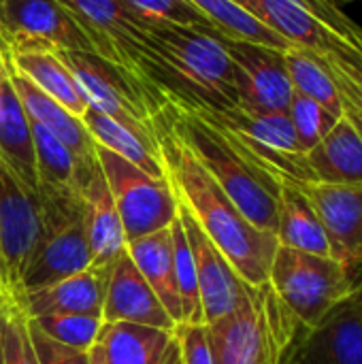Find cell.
<instances>
[{
    "mask_svg": "<svg viewBox=\"0 0 362 364\" xmlns=\"http://www.w3.org/2000/svg\"><path fill=\"white\" fill-rule=\"evenodd\" d=\"M237 70L239 105L256 111H288L292 100V83L280 49L222 36Z\"/></svg>",
    "mask_w": 362,
    "mask_h": 364,
    "instance_id": "obj_12",
    "label": "cell"
},
{
    "mask_svg": "<svg viewBox=\"0 0 362 364\" xmlns=\"http://www.w3.org/2000/svg\"><path fill=\"white\" fill-rule=\"evenodd\" d=\"M286 113L292 122L294 134H297L303 151H309L312 147H316L339 119L337 115L326 111L322 105H318L312 98L301 96L297 92H292V100H290Z\"/></svg>",
    "mask_w": 362,
    "mask_h": 364,
    "instance_id": "obj_34",
    "label": "cell"
},
{
    "mask_svg": "<svg viewBox=\"0 0 362 364\" xmlns=\"http://www.w3.org/2000/svg\"><path fill=\"white\" fill-rule=\"evenodd\" d=\"M4 64H6V62H4V53H2V49H0V75L4 73Z\"/></svg>",
    "mask_w": 362,
    "mask_h": 364,
    "instance_id": "obj_42",
    "label": "cell"
},
{
    "mask_svg": "<svg viewBox=\"0 0 362 364\" xmlns=\"http://www.w3.org/2000/svg\"><path fill=\"white\" fill-rule=\"evenodd\" d=\"M58 55L73 73L87 107L158 143L156 119L169 105L166 100L145 87L130 70L98 53L58 49Z\"/></svg>",
    "mask_w": 362,
    "mask_h": 364,
    "instance_id": "obj_6",
    "label": "cell"
},
{
    "mask_svg": "<svg viewBox=\"0 0 362 364\" xmlns=\"http://www.w3.org/2000/svg\"><path fill=\"white\" fill-rule=\"evenodd\" d=\"M6 73L30 122H36L43 128H47L51 134H55L64 145L70 147V151L79 158V162H90L96 158V143L87 132L85 124L77 115H73L68 109H64L43 90H38L23 75L13 70L9 64H6Z\"/></svg>",
    "mask_w": 362,
    "mask_h": 364,
    "instance_id": "obj_21",
    "label": "cell"
},
{
    "mask_svg": "<svg viewBox=\"0 0 362 364\" xmlns=\"http://www.w3.org/2000/svg\"><path fill=\"white\" fill-rule=\"evenodd\" d=\"M32 124V143H34V164L38 190H75L79 158L64 145L55 134L43 128L36 122Z\"/></svg>",
    "mask_w": 362,
    "mask_h": 364,
    "instance_id": "obj_31",
    "label": "cell"
},
{
    "mask_svg": "<svg viewBox=\"0 0 362 364\" xmlns=\"http://www.w3.org/2000/svg\"><path fill=\"white\" fill-rule=\"evenodd\" d=\"M318 58L339 90L344 117L356 128L362 139V43H341Z\"/></svg>",
    "mask_w": 362,
    "mask_h": 364,
    "instance_id": "obj_30",
    "label": "cell"
},
{
    "mask_svg": "<svg viewBox=\"0 0 362 364\" xmlns=\"http://www.w3.org/2000/svg\"><path fill=\"white\" fill-rule=\"evenodd\" d=\"M181 363L183 364H213L207 324H177L173 331Z\"/></svg>",
    "mask_w": 362,
    "mask_h": 364,
    "instance_id": "obj_37",
    "label": "cell"
},
{
    "mask_svg": "<svg viewBox=\"0 0 362 364\" xmlns=\"http://www.w3.org/2000/svg\"><path fill=\"white\" fill-rule=\"evenodd\" d=\"M186 2L222 36L260 43L280 51L292 47L286 38H282L277 32L260 23L254 15H250L233 0H186Z\"/></svg>",
    "mask_w": 362,
    "mask_h": 364,
    "instance_id": "obj_28",
    "label": "cell"
},
{
    "mask_svg": "<svg viewBox=\"0 0 362 364\" xmlns=\"http://www.w3.org/2000/svg\"><path fill=\"white\" fill-rule=\"evenodd\" d=\"M96 160L122 218L126 241L164 230L175 222L179 200L169 179L151 177L100 145H96Z\"/></svg>",
    "mask_w": 362,
    "mask_h": 364,
    "instance_id": "obj_8",
    "label": "cell"
},
{
    "mask_svg": "<svg viewBox=\"0 0 362 364\" xmlns=\"http://www.w3.org/2000/svg\"><path fill=\"white\" fill-rule=\"evenodd\" d=\"M320 215L337 256L362 277V183L331 186L318 181H290Z\"/></svg>",
    "mask_w": 362,
    "mask_h": 364,
    "instance_id": "obj_16",
    "label": "cell"
},
{
    "mask_svg": "<svg viewBox=\"0 0 362 364\" xmlns=\"http://www.w3.org/2000/svg\"><path fill=\"white\" fill-rule=\"evenodd\" d=\"M102 322H130L171 333L177 326L145 277L132 264L128 254L109 267L102 301Z\"/></svg>",
    "mask_w": 362,
    "mask_h": 364,
    "instance_id": "obj_18",
    "label": "cell"
},
{
    "mask_svg": "<svg viewBox=\"0 0 362 364\" xmlns=\"http://www.w3.org/2000/svg\"><path fill=\"white\" fill-rule=\"evenodd\" d=\"M126 254L139 273L145 277L166 314L175 324H181V301L175 282V267H173V247H171V230H158L134 241H128Z\"/></svg>",
    "mask_w": 362,
    "mask_h": 364,
    "instance_id": "obj_25",
    "label": "cell"
},
{
    "mask_svg": "<svg viewBox=\"0 0 362 364\" xmlns=\"http://www.w3.org/2000/svg\"><path fill=\"white\" fill-rule=\"evenodd\" d=\"M126 68L156 96L192 111L239 105L237 70L209 26L145 23Z\"/></svg>",
    "mask_w": 362,
    "mask_h": 364,
    "instance_id": "obj_1",
    "label": "cell"
},
{
    "mask_svg": "<svg viewBox=\"0 0 362 364\" xmlns=\"http://www.w3.org/2000/svg\"><path fill=\"white\" fill-rule=\"evenodd\" d=\"M0 38L96 53L83 26L58 0H0Z\"/></svg>",
    "mask_w": 362,
    "mask_h": 364,
    "instance_id": "obj_11",
    "label": "cell"
},
{
    "mask_svg": "<svg viewBox=\"0 0 362 364\" xmlns=\"http://www.w3.org/2000/svg\"><path fill=\"white\" fill-rule=\"evenodd\" d=\"M156 136L166 179L173 186L179 205L190 213V218L224 254L247 286L267 284L271 262L280 245L277 237L252 224L224 194V190L173 128L166 107L156 119Z\"/></svg>",
    "mask_w": 362,
    "mask_h": 364,
    "instance_id": "obj_2",
    "label": "cell"
},
{
    "mask_svg": "<svg viewBox=\"0 0 362 364\" xmlns=\"http://www.w3.org/2000/svg\"><path fill=\"white\" fill-rule=\"evenodd\" d=\"M166 113L173 128L237 209L252 224L275 235L280 215V181L250 162L233 139L211 122L177 107L175 102L166 105Z\"/></svg>",
    "mask_w": 362,
    "mask_h": 364,
    "instance_id": "obj_3",
    "label": "cell"
},
{
    "mask_svg": "<svg viewBox=\"0 0 362 364\" xmlns=\"http://www.w3.org/2000/svg\"><path fill=\"white\" fill-rule=\"evenodd\" d=\"M301 331L269 282L250 286L233 314L207 324L213 364H286Z\"/></svg>",
    "mask_w": 362,
    "mask_h": 364,
    "instance_id": "obj_4",
    "label": "cell"
},
{
    "mask_svg": "<svg viewBox=\"0 0 362 364\" xmlns=\"http://www.w3.org/2000/svg\"><path fill=\"white\" fill-rule=\"evenodd\" d=\"M43 230L41 190L23 183L0 158V294L13 296Z\"/></svg>",
    "mask_w": 362,
    "mask_h": 364,
    "instance_id": "obj_10",
    "label": "cell"
},
{
    "mask_svg": "<svg viewBox=\"0 0 362 364\" xmlns=\"http://www.w3.org/2000/svg\"><path fill=\"white\" fill-rule=\"evenodd\" d=\"M282 55H284V64L292 83V92L312 98L314 102L322 105L333 115L341 117L344 115L341 96L333 77L324 68L322 60L316 53L305 51L301 47H288L282 51Z\"/></svg>",
    "mask_w": 362,
    "mask_h": 364,
    "instance_id": "obj_29",
    "label": "cell"
},
{
    "mask_svg": "<svg viewBox=\"0 0 362 364\" xmlns=\"http://www.w3.org/2000/svg\"><path fill=\"white\" fill-rule=\"evenodd\" d=\"M28 331L38 364H90V352H79L62 343H55L53 339L43 335L30 320H28Z\"/></svg>",
    "mask_w": 362,
    "mask_h": 364,
    "instance_id": "obj_38",
    "label": "cell"
},
{
    "mask_svg": "<svg viewBox=\"0 0 362 364\" xmlns=\"http://www.w3.org/2000/svg\"><path fill=\"white\" fill-rule=\"evenodd\" d=\"M2 303V343H4V364H38L36 352L30 341L28 320L17 309L15 301L0 294Z\"/></svg>",
    "mask_w": 362,
    "mask_h": 364,
    "instance_id": "obj_35",
    "label": "cell"
},
{
    "mask_svg": "<svg viewBox=\"0 0 362 364\" xmlns=\"http://www.w3.org/2000/svg\"><path fill=\"white\" fill-rule=\"evenodd\" d=\"M275 237L284 247L339 258L320 215L305 198V194L290 181H280V215Z\"/></svg>",
    "mask_w": 362,
    "mask_h": 364,
    "instance_id": "obj_23",
    "label": "cell"
},
{
    "mask_svg": "<svg viewBox=\"0 0 362 364\" xmlns=\"http://www.w3.org/2000/svg\"><path fill=\"white\" fill-rule=\"evenodd\" d=\"M171 230V247H173V267H175V282L181 301V324H205L203 307L198 296V279H196V264L192 247L186 239L179 213L175 222L169 226Z\"/></svg>",
    "mask_w": 362,
    "mask_h": 364,
    "instance_id": "obj_32",
    "label": "cell"
},
{
    "mask_svg": "<svg viewBox=\"0 0 362 364\" xmlns=\"http://www.w3.org/2000/svg\"><path fill=\"white\" fill-rule=\"evenodd\" d=\"M267 282L297 322L309 328L352 296L361 277L339 258L277 245Z\"/></svg>",
    "mask_w": 362,
    "mask_h": 364,
    "instance_id": "obj_5",
    "label": "cell"
},
{
    "mask_svg": "<svg viewBox=\"0 0 362 364\" xmlns=\"http://www.w3.org/2000/svg\"><path fill=\"white\" fill-rule=\"evenodd\" d=\"M30 322L55 343H62L79 352H90L96 346L100 328L105 324L102 316H92V314H60V316L36 318Z\"/></svg>",
    "mask_w": 362,
    "mask_h": 364,
    "instance_id": "obj_33",
    "label": "cell"
},
{
    "mask_svg": "<svg viewBox=\"0 0 362 364\" xmlns=\"http://www.w3.org/2000/svg\"><path fill=\"white\" fill-rule=\"evenodd\" d=\"M361 284H362V277H361Z\"/></svg>",
    "mask_w": 362,
    "mask_h": 364,
    "instance_id": "obj_44",
    "label": "cell"
},
{
    "mask_svg": "<svg viewBox=\"0 0 362 364\" xmlns=\"http://www.w3.org/2000/svg\"><path fill=\"white\" fill-rule=\"evenodd\" d=\"M75 192L83 209V224L92 252V267L109 269L117 258L126 254L128 241L122 226V218L117 213L111 190L96 158L79 164Z\"/></svg>",
    "mask_w": 362,
    "mask_h": 364,
    "instance_id": "obj_15",
    "label": "cell"
},
{
    "mask_svg": "<svg viewBox=\"0 0 362 364\" xmlns=\"http://www.w3.org/2000/svg\"><path fill=\"white\" fill-rule=\"evenodd\" d=\"M292 47L326 53L341 43H362V30L333 0H233Z\"/></svg>",
    "mask_w": 362,
    "mask_h": 364,
    "instance_id": "obj_9",
    "label": "cell"
},
{
    "mask_svg": "<svg viewBox=\"0 0 362 364\" xmlns=\"http://www.w3.org/2000/svg\"><path fill=\"white\" fill-rule=\"evenodd\" d=\"M158 364H183L181 363V354H179V346H177L175 335H173V341L169 343V348H166V352H164L162 360H160Z\"/></svg>",
    "mask_w": 362,
    "mask_h": 364,
    "instance_id": "obj_39",
    "label": "cell"
},
{
    "mask_svg": "<svg viewBox=\"0 0 362 364\" xmlns=\"http://www.w3.org/2000/svg\"><path fill=\"white\" fill-rule=\"evenodd\" d=\"M81 122L85 124V128L92 134L96 145L122 156L124 160H128L130 164L149 173L151 177L166 179L160 145L156 141L137 134L134 130L126 128L124 124L107 117L105 113H100L92 107H87Z\"/></svg>",
    "mask_w": 362,
    "mask_h": 364,
    "instance_id": "obj_26",
    "label": "cell"
},
{
    "mask_svg": "<svg viewBox=\"0 0 362 364\" xmlns=\"http://www.w3.org/2000/svg\"><path fill=\"white\" fill-rule=\"evenodd\" d=\"M0 49L4 53L6 64L13 70L23 75L28 81H32L38 90H43L47 96H51L55 102H60L79 119L85 115L87 102L73 73L58 55V49L34 41H2V38H0Z\"/></svg>",
    "mask_w": 362,
    "mask_h": 364,
    "instance_id": "obj_20",
    "label": "cell"
},
{
    "mask_svg": "<svg viewBox=\"0 0 362 364\" xmlns=\"http://www.w3.org/2000/svg\"><path fill=\"white\" fill-rule=\"evenodd\" d=\"M286 364H362V284L318 324L301 331Z\"/></svg>",
    "mask_w": 362,
    "mask_h": 364,
    "instance_id": "obj_13",
    "label": "cell"
},
{
    "mask_svg": "<svg viewBox=\"0 0 362 364\" xmlns=\"http://www.w3.org/2000/svg\"><path fill=\"white\" fill-rule=\"evenodd\" d=\"M90 364H107V358L102 354V348L98 343L90 350Z\"/></svg>",
    "mask_w": 362,
    "mask_h": 364,
    "instance_id": "obj_40",
    "label": "cell"
},
{
    "mask_svg": "<svg viewBox=\"0 0 362 364\" xmlns=\"http://www.w3.org/2000/svg\"><path fill=\"white\" fill-rule=\"evenodd\" d=\"M171 341V331L130 322H105L96 343L102 348L107 364H158Z\"/></svg>",
    "mask_w": 362,
    "mask_h": 364,
    "instance_id": "obj_27",
    "label": "cell"
},
{
    "mask_svg": "<svg viewBox=\"0 0 362 364\" xmlns=\"http://www.w3.org/2000/svg\"><path fill=\"white\" fill-rule=\"evenodd\" d=\"M43 230L19 290L38 288L92 267L81 200L75 190H41ZM17 290V292H19ZM15 292V294H17Z\"/></svg>",
    "mask_w": 362,
    "mask_h": 364,
    "instance_id": "obj_7",
    "label": "cell"
},
{
    "mask_svg": "<svg viewBox=\"0 0 362 364\" xmlns=\"http://www.w3.org/2000/svg\"><path fill=\"white\" fill-rule=\"evenodd\" d=\"M312 181L331 186L362 183V139L356 128L339 117L329 134L305 151Z\"/></svg>",
    "mask_w": 362,
    "mask_h": 364,
    "instance_id": "obj_22",
    "label": "cell"
},
{
    "mask_svg": "<svg viewBox=\"0 0 362 364\" xmlns=\"http://www.w3.org/2000/svg\"><path fill=\"white\" fill-rule=\"evenodd\" d=\"M83 26L96 53L126 68L128 51L147 21L137 17L124 0H58ZM128 70V68H126Z\"/></svg>",
    "mask_w": 362,
    "mask_h": 364,
    "instance_id": "obj_19",
    "label": "cell"
},
{
    "mask_svg": "<svg viewBox=\"0 0 362 364\" xmlns=\"http://www.w3.org/2000/svg\"><path fill=\"white\" fill-rule=\"evenodd\" d=\"M0 158L23 183L38 190L32 124L9 79L6 64L0 75Z\"/></svg>",
    "mask_w": 362,
    "mask_h": 364,
    "instance_id": "obj_24",
    "label": "cell"
},
{
    "mask_svg": "<svg viewBox=\"0 0 362 364\" xmlns=\"http://www.w3.org/2000/svg\"><path fill=\"white\" fill-rule=\"evenodd\" d=\"M124 2L137 17H141L147 23L209 26L186 0H124Z\"/></svg>",
    "mask_w": 362,
    "mask_h": 364,
    "instance_id": "obj_36",
    "label": "cell"
},
{
    "mask_svg": "<svg viewBox=\"0 0 362 364\" xmlns=\"http://www.w3.org/2000/svg\"><path fill=\"white\" fill-rule=\"evenodd\" d=\"M179 220L194 254L203 320L205 324H211L233 314L245 301L250 286L239 277L233 264L209 241V237L198 228V224L190 218V213L181 205H179Z\"/></svg>",
    "mask_w": 362,
    "mask_h": 364,
    "instance_id": "obj_14",
    "label": "cell"
},
{
    "mask_svg": "<svg viewBox=\"0 0 362 364\" xmlns=\"http://www.w3.org/2000/svg\"><path fill=\"white\" fill-rule=\"evenodd\" d=\"M335 2V0H333ZM337 2H354V0H337Z\"/></svg>",
    "mask_w": 362,
    "mask_h": 364,
    "instance_id": "obj_43",
    "label": "cell"
},
{
    "mask_svg": "<svg viewBox=\"0 0 362 364\" xmlns=\"http://www.w3.org/2000/svg\"><path fill=\"white\" fill-rule=\"evenodd\" d=\"M109 269L90 267L77 275L58 279L47 286L19 290L11 299L26 320L60 314H92L102 316L105 286Z\"/></svg>",
    "mask_w": 362,
    "mask_h": 364,
    "instance_id": "obj_17",
    "label": "cell"
},
{
    "mask_svg": "<svg viewBox=\"0 0 362 364\" xmlns=\"http://www.w3.org/2000/svg\"><path fill=\"white\" fill-rule=\"evenodd\" d=\"M0 364H4V343H2V303H0Z\"/></svg>",
    "mask_w": 362,
    "mask_h": 364,
    "instance_id": "obj_41",
    "label": "cell"
}]
</instances>
